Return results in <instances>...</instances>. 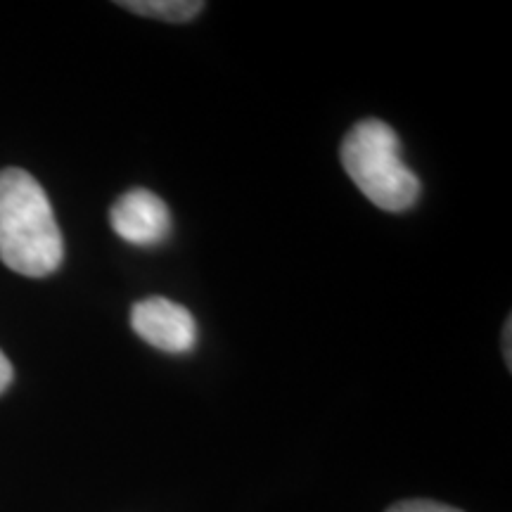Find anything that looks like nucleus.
<instances>
[{
  "label": "nucleus",
  "instance_id": "nucleus-1",
  "mask_svg": "<svg viewBox=\"0 0 512 512\" xmlns=\"http://www.w3.org/2000/svg\"><path fill=\"white\" fill-rule=\"evenodd\" d=\"M62 259V233L46 190L24 169L0 171V261L27 278H46Z\"/></svg>",
  "mask_w": 512,
  "mask_h": 512
},
{
  "label": "nucleus",
  "instance_id": "nucleus-2",
  "mask_svg": "<svg viewBox=\"0 0 512 512\" xmlns=\"http://www.w3.org/2000/svg\"><path fill=\"white\" fill-rule=\"evenodd\" d=\"M342 166L375 207L406 211L420 197L418 176L403 164L401 140L380 119H363L342 140Z\"/></svg>",
  "mask_w": 512,
  "mask_h": 512
},
{
  "label": "nucleus",
  "instance_id": "nucleus-3",
  "mask_svg": "<svg viewBox=\"0 0 512 512\" xmlns=\"http://www.w3.org/2000/svg\"><path fill=\"white\" fill-rule=\"evenodd\" d=\"M131 328L143 342L166 354H185L197 344L192 313L166 297H147L133 304Z\"/></svg>",
  "mask_w": 512,
  "mask_h": 512
},
{
  "label": "nucleus",
  "instance_id": "nucleus-4",
  "mask_svg": "<svg viewBox=\"0 0 512 512\" xmlns=\"http://www.w3.org/2000/svg\"><path fill=\"white\" fill-rule=\"evenodd\" d=\"M110 223L121 240L138 247L159 245L171 233V214L164 200L147 188L124 192L110 209Z\"/></svg>",
  "mask_w": 512,
  "mask_h": 512
},
{
  "label": "nucleus",
  "instance_id": "nucleus-5",
  "mask_svg": "<svg viewBox=\"0 0 512 512\" xmlns=\"http://www.w3.org/2000/svg\"><path fill=\"white\" fill-rule=\"evenodd\" d=\"M119 5L136 15L164 19V22H190L204 10V3L197 0H126Z\"/></svg>",
  "mask_w": 512,
  "mask_h": 512
},
{
  "label": "nucleus",
  "instance_id": "nucleus-6",
  "mask_svg": "<svg viewBox=\"0 0 512 512\" xmlns=\"http://www.w3.org/2000/svg\"><path fill=\"white\" fill-rule=\"evenodd\" d=\"M387 512H463L451 505L437 503V501H401L389 508Z\"/></svg>",
  "mask_w": 512,
  "mask_h": 512
},
{
  "label": "nucleus",
  "instance_id": "nucleus-7",
  "mask_svg": "<svg viewBox=\"0 0 512 512\" xmlns=\"http://www.w3.org/2000/svg\"><path fill=\"white\" fill-rule=\"evenodd\" d=\"M12 382V363L8 361V356L0 351V394L10 387Z\"/></svg>",
  "mask_w": 512,
  "mask_h": 512
},
{
  "label": "nucleus",
  "instance_id": "nucleus-8",
  "mask_svg": "<svg viewBox=\"0 0 512 512\" xmlns=\"http://www.w3.org/2000/svg\"><path fill=\"white\" fill-rule=\"evenodd\" d=\"M505 361H508L510 366V320L505 323Z\"/></svg>",
  "mask_w": 512,
  "mask_h": 512
}]
</instances>
